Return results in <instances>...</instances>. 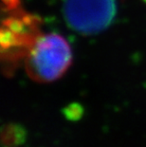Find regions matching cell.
Returning a JSON list of instances; mask_svg holds the SVG:
<instances>
[{"mask_svg": "<svg viewBox=\"0 0 146 147\" xmlns=\"http://www.w3.org/2000/svg\"><path fill=\"white\" fill-rule=\"evenodd\" d=\"M72 62L70 45L58 33L40 34L25 58L29 77L38 83L53 82L67 72Z\"/></svg>", "mask_w": 146, "mask_h": 147, "instance_id": "6da1fadb", "label": "cell"}, {"mask_svg": "<svg viewBox=\"0 0 146 147\" xmlns=\"http://www.w3.org/2000/svg\"><path fill=\"white\" fill-rule=\"evenodd\" d=\"M116 0H64L63 14L67 26L90 35L102 32L116 15Z\"/></svg>", "mask_w": 146, "mask_h": 147, "instance_id": "7a4b0ae2", "label": "cell"}, {"mask_svg": "<svg viewBox=\"0 0 146 147\" xmlns=\"http://www.w3.org/2000/svg\"><path fill=\"white\" fill-rule=\"evenodd\" d=\"M38 19L33 15L22 13L13 15L3 23L1 30L2 53L7 51L3 60L15 63L19 58H26L34 42L39 37Z\"/></svg>", "mask_w": 146, "mask_h": 147, "instance_id": "3957f363", "label": "cell"}, {"mask_svg": "<svg viewBox=\"0 0 146 147\" xmlns=\"http://www.w3.org/2000/svg\"><path fill=\"white\" fill-rule=\"evenodd\" d=\"M23 129L19 126L6 127V131H3L2 140L7 146H14L19 144L23 140Z\"/></svg>", "mask_w": 146, "mask_h": 147, "instance_id": "277c9868", "label": "cell"}]
</instances>
